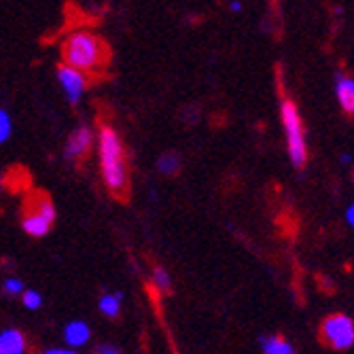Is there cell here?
<instances>
[{
	"label": "cell",
	"mask_w": 354,
	"mask_h": 354,
	"mask_svg": "<svg viewBox=\"0 0 354 354\" xmlns=\"http://www.w3.org/2000/svg\"><path fill=\"white\" fill-rule=\"evenodd\" d=\"M64 64L79 73H98L104 71L109 62V47L106 43L91 35V32H75L62 47Z\"/></svg>",
	"instance_id": "obj_1"
},
{
	"label": "cell",
	"mask_w": 354,
	"mask_h": 354,
	"mask_svg": "<svg viewBox=\"0 0 354 354\" xmlns=\"http://www.w3.org/2000/svg\"><path fill=\"white\" fill-rule=\"evenodd\" d=\"M98 151H100V168L106 187L115 196H123L127 191V162H125V149L117 132L109 125L100 127L98 136Z\"/></svg>",
	"instance_id": "obj_2"
},
{
	"label": "cell",
	"mask_w": 354,
	"mask_h": 354,
	"mask_svg": "<svg viewBox=\"0 0 354 354\" xmlns=\"http://www.w3.org/2000/svg\"><path fill=\"white\" fill-rule=\"evenodd\" d=\"M280 117H282V125H284L286 149H288V157H291V164L297 170H301L308 162V147H306V138H304L301 115L293 100H282Z\"/></svg>",
	"instance_id": "obj_3"
},
{
	"label": "cell",
	"mask_w": 354,
	"mask_h": 354,
	"mask_svg": "<svg viewBox=\"0 0 354 354\" xmlns=\"http://www.w3.org/2000/svg\"><path fill=\"white\" fill-rule=\"evenodd\" d=\"M53 221H55V208H53L51 200L45 196H37L30 202V206L21 218V227L32 238H43L49 234Z\"/></svg>",
	"instance_id": "obj_4"
},
{
	"label": "cell",
	"mask_w": 354,
	"mask_h": 354,
	"mask_svg": "<svg viewBox=\"0 0 354 354\" xmlns=\"http://www.w3.org/2000/svg\"><path fill=\"white\" fill-rule=\"evenodd\" d=\"M323 339L333 350H348L354 344V323L348 314H333L323 320Z\"/></svg>",
	"instance_id": "obj_5"
},
{
	"label": "cell",
	"mask_w": 354,
	"mask_h": 354,
	"mask_svg": "<svg viewBox=\"0 0 354 354\" xmlns=\"http://www.w3.org/2000/svg\"><path fill=\"white\" fill-rule=\"evenodd\" d=\"M57 79L64 87V93H66V98L71 100V104H77L81 100V95L85 91V85H87V79L83 73L66 66V64H62L57 68Z\"/></svg>",
	"instance_id": "obj_6"
},
{
	"label": "cell",
	"mask_w": 354,
	"mask_h": 354,
	"mask_svg": "<svg viewBox=\"0 0 354 354\" xmlns=\"http://www.w3.org/2000/svg\"><path fill=\"white\" fill-rule=\"evenodd\" d=\"M91 140H93V134L89 127H77V130L71 134V138L66 140V149H64V153H66V159H83L89 149H91Z\"/></svg>",
	"instance_id": "obj_7"
},
{
	"label": "cell",
	"mask_w": 354,
	"mask_h": 354,
	"mask_svg": "<svg viewBox=\"0 0 354 354\" xmlns=\"http://www.w3.org/2000/svg\"><path fill=\"white\" fill-rule=\"evenodd\" d=\"M91 337V329L87 327V323L83 320H73L66 327H64V342L68 344V348H81L89 342Z\"/></svg>",
	"instance_id": "obj_8"
},
{
	"label": "cell",
	"mask_w": 354,
	"mask_h": 354,
	"mask_svg": "<svg viewBox=\"0 0 354 354\" xmlns=\"http://www.w3.org/2000/svg\"><path fill=\"white\" fill-rule=\"evenodd\" d=\"M0 354H26V337L17 329H5L0 333Z\"/></svg>",
	"instance_id": "obj_9"
},
{
	"label": "cell",
	"mask_w": 354,
	"mask_h": 354,
	"mask_svg": "<svg viewBox=\"0 0 354 354\" xmlns=\"http://www.w3.org/2000/svg\"><path fill=\"white\" fill-rule=\"evenodd\" d=\"M335 91H337V100H339L342 111H344L346 115H352V113H354V81H352L350 77L339 75V77H337Z\"/></svg>",
	"instance_id": "obj_10"
},
{
	"label": "cell",
	"mask_w": 354,
	"mask_h": 354,
	"mask_svg": "<svg viewBox=\"0 0 354 354\" xmlns=\"http://www.w3.org/2000/svg\"><path fill=\"white\" fill-rule=\"evenodd\" d=\"M261 348H263V354H297L291 344H288L286 339H282V337H278V335L263 337Z\"/></svg>",
	"instance_id": "obj_11"
},
{
	"label": "cell",
	"mask_w": 354,
	"mask_h": 354,
	"mask_svg": "<svg viewBox=\"0 0 354 354\" xmlns=\"http://www.w3.org/2000/svg\"><path fill=\"white\" fill-rule=\"evenodd\" d=\"M121 299H123L121 293H104L100 297V312L106 318H117L121 314Z\"/></svg>",
	"instance_id": "obj_12"
},
{
	"label": "cell",
	"mask_w": 354,
	"mask_h": 354,
	"mask_svg": "<svg viewBox=\"0 0 354 354\" xmlns=\"http://www.w3.org/2000/svg\"><path fill=\"white\" fill-rule=\"evenodd\" d=\"M157 168H159V172H162V174L172 176V174H176L178 168H180V157H178L176 153H166V155L159 157Z\"/></svg>",
	"instance_id": "obj_13"
},
{
	"label": "cell",
	"mask_w": 354,
	"mask_h": 354,
	"mask_svg": "<svg viewBox=\"0 0 354 354\" xmlns=\"http://www.w3.org/2000/svg\"><path fill=\"white\" fill-rule=\"evenodd\" d=\"M151 282H153V286L157 288L159 293H168L172 288V278L164 268H155L151 272Z\"/></svg>",
	"instance_id": "obj_14"
},
{
	"label": "cell",
	"mask_w": 354,
	"mask_h": 354,
	"mask_svg": "<svg viewBox=\"0 0 354 354\" xmlns=\"http://www.w3.org/2000/svg\"><path fill=\"white\" fill-rule=\"evenodd\" d=\"M21 301L28 310H39L43 306V297L39 291H24L21 293Z\"/></svg>",
	"instance_id": "obj_15"
},
{
	"label": "cell",
	"mask_w": 354,
	"mask_h": 354,
	"mask_svg": "<svg viewBox=\"0 0 354 354\" xmlns=\"http://www.w3.org/2000/svg\"><path fill=\"white\" fill-rule=\"evenodd\" d=\"M3 291H5L7 295H11V297H17V295L24 293V282H21L19 278H7V280L3 282Z\"/></svg>",
	"instance_id": "obj_16"
},
{
	"label": "cell",
	"mask_w": 354,
	"mask_h": 354,
	"mask_svg": "<svg viewBox=\"0 0 354 354\" xmlns=\"http://www.w3.org/2000/svg\"><path fill=\"white\" fill-rule=\"evenodd\" d=\"M9 136H11V119L3 109H0V142H5Z\"/></svg>",
	"instance_id": "obj_17"
},
{
	"label": "cell",
	"mask_w": 354,
	"mask_h": 354,
	"mask_svg": "<svg viewBox=\"0 0 354 354\" xmlns=\"http://www.w3.org/2000/svg\"><path fill=\"white\" fill-rule=\"evenodd\" d=\"M43 354H79L75 348H49Z\"/></svg>",
	"instance_id": "obj_18"
},
{
	"label": "cell",
	"mask_w": 354,
	"mask_h": 354,
	"mask_svg": "<svg viewBox=\"0 0 354 354\" xmlns=\"http://www.w3.org/2000/svg\"><path fill=\"white\" fill-rule=\"evenodd\" d=\"M93 354H123L121 350H117L115 346H100L98 350H95Z\"/></svg>",
	"instance_id": "obj_19"
},
{
	"label": "cell",
	"mask_w": 354,
	"mask_h": 354,
	"mask_svg": "<svg viewBox=\"0 0 354 354\" xmlns=\"http://www.w3.org/2000/svg\"><path fill=\"white\" fill-rule=\"evenodd\" d=\"M346 223H348V225H354V208H352V206L346 208Z\"/></svg>",
	"instance_id": "obj_20"
},
{
	"label": "cell",
	"mask_w": 354,
	"mask_h": 354,
	"mask_svg": "<svg viewBox=\"0 0 354 354\" xmlns=\"http://www.w3.org/2000/svg\"><path fill=\"white\" fill-rule=\"evenodd\" d=\"M230 9H232L234 13H238V11H242V3H238V0H234V3L230 5Z\"/></svg>",
	"instance_id": "obj_21"
},
{
	"label": "cell",
	"mask_w": 354,
	"mask_h": 354,
	"mask_svg": "<svg viewBox=\"0 0 354 354\" xmlns=\"http://www.w3.org/2000/svg\"><path fill=\"white\" fill-rule=\"evenodd\" d=\"M0 193H3V178H0Z\"/></svg>",
	"instance_id": "obj_22"
}]
</instances>
